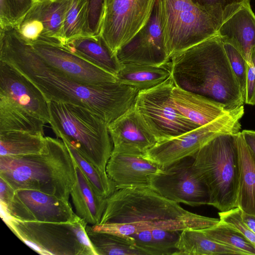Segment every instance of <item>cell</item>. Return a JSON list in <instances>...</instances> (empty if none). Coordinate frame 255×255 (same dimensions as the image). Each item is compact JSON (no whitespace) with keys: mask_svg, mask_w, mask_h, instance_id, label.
I'll return each mask as SVG.
<instances>
[{"mask_svg":"<svg viewBox=\"0 0 255 255\" xmlns=\"http://www.w3.org/2000/svg\"><path fill=\"white\" fill-rule=\"evenodd\" d=\"M244 114V106L231 110L206 125L179 135L158 141L144 154L143 157L162 167L193 156L216 135L240 132V121Z\"/></svg>","mask_w":255,"mask_h":255,"instance_id":"obj_8","label":"cell"},{"mask_svg":"<svg viewBox=\"0 0 255 255\" xmlns=\"http://www.w3.org/2000/svg\"><path fill=\"white\" fill-rule=\"evenodd\" d=\"M76 168L77 181L70 193L76 214L88 224H100L107 198L97 192L77 163Z\"/></svg>","mask_w":255,"mask_h":255,"instance_id":"obj_22","label":"cell"},{"mask_svg":"<svg viewBox=\"0 0 255 255\" xmlns=\"http://www.w3.org/2000/svg\"><path fill=\"white\" fill-rule=\"evenodd\" d=\"M35 0H0V29L15 27Z\"/></svg>","mask_w":255,"mask_h":255,"instance_id":"obj_35","label":"cell"},{"mask_svg":"<svg viewBox=\"0 0 255 255\" xmlns=\"http://www.w3.org/2000/svg\"><path fill=\"white\" fill-rule=\"evenodd\" d=\"M31 45L46 63L79 82L97 85L117 81L115 75L72 53L63 45L44 40Z\"/></svg>","mask_w":255,"mask_h":255,"instance_id":"obj_14","label":"cell"},{"mask_svg":"<svg viewBox=\"0 0 255 255\" xmlns=\"http://www.w3.org/2000/svg\"><path fill=\"white\" fill-rule=\"evenodd\" d=\"M0 93L49 123L48 103L41 92L25 76L0 60Z\"/></svg>","mask_w":255,"mask_h":255,"instance_id":"obj_17","label":"cell"},{"mask_svg":"<svg viewBox=\"0 0 255 255\" xmlns=\"http://www.w3.org/2000/svg\"><path fill=\"white\" fill-rule=\"evenodd\" d=\"M171 76L170 60L159 66L125 64L116 77L118 82L140 91L154 87L164 82Z\"/></svg>","mask_w":255,"mask_h":255,"instance_id":"obj_26","label":"cell"},{"mask_svg":"<svg viewBox=\"0 0 255 255\" xmlns=\"http://www.w3.org/2000/svg\"><path fill=\"white\" fill-rule=\"evenodd\" d=\"M174 86L171 76L154 87L139 91L135 101V109L158 141L179 135L198 127L173 106L171 94Z\"/></svg>","mask_w":255,"mask_h":255,"instance_id":"obj_10","label":"cell"},{"mask_svg":"<svg viewBox=\"0 0 255 255\" xmlns=\"http://www.w3.org/2000/svg\"><path fill=\"white\" fill-rule=\"evenodd\" d=\"M156 0H112L106 7L101 35L116 54L147 23Z\"/></svg>","mask_w":255,"mask_h":255,"instance_id":"obj_12","label":"cell"},{"mask_svg":"<svg viewBox=\"0 0 255 255\" xmlns=\"http://www.w3.org/2000/svg\"><path fill=\"white\" fill-rule=\"evenodd\" d=\"M112 151L144 154L158 141L134 105L108 124Z\"/></svg>","mask_w":255,"mask_h":255,"instance_id":"obj_16","label":"cell"},{"mask_svg":"<svg viewBox=\"0 0 255 255\" xmlns=\"http://www.w3.org/2000/svg\"><path fill=\"white\" fill-rule=\"evenodd\" d=\"M1 218L19 239L40 255H85L75 231L76 219L56 223L21 221L10 215Z\"/></svg>","mask_w":255,"mask_h":255,"instance_id":"obj_9","label":"cell"},{"mask_svg":"<svg viewBox=\"0 0 255 255\" xmlns=\"http://www.w3.org/2000/svg\"><path fill=\"white\" fill-rule=\"evenodd\" d=\"M87 0H71L62 31V44L80 37L88 36L86 31Z\"/></svg>","mask_w":255,"mask_h":255,"instance_id":"obj_32","label":"cell"},{"mask_svg":"<svg viewBox=\"0 0 255 255\" xmlns=\"http://www.w3.org/2000/svg\"><path fill=\"white\" fill-rule=\"evenodd\" d=\"M63 141L68 147L78 166L97 192L105 198H108L113 194L117 188L106 171L101 170L86 159L73 145L67 141Z\"/></svg>","mask_w":255,"mask_h":255,"instance_id":"obj_31","label":"cell"},{"mask_svg":"<svg viewBox=\"0 0 255 255\" xmlns=\"http://www.w3.org/2000/svg\"><path fill=\"white\" fill-rule=\"evenodd\" d=\"M242 218L244 223L255 233V216L242 212Z\"/></svg>","mask_w":255,"mask_h":255,"instance_id":"obj_42","label":"cell"},{"mask_svg":"<svg viewBox=\"0 0 255 255\" xmlns=\"http://www.w3.org/2000/svg\"><path fill=\"white\" fill-rule=\"evenodd\" d=\"M45 124L41 119L0 93V132L22 131L44 135Z\"/></svg>","mask_w":255,"mask_h":255,"instance_id":"obj_25","label":"cell"},{"mask_svg":"<svg viewBox=\"0 0 255 255\" xmlns=\"http://www.w3.org/2000/svg\"><path fill=\"white\" fill-rule=\"evenodd\" d=\"M223 45L230 64L239 81L244 96L248 62L242 52L234 45L226 42H223Z\"/></svg>","mask_w":255,"mask_h":255,"instance_id":"obj_36","label":"cell"},{"mask_svg":"<svg viewBox=\"0 0 255 255\" xmlns=\"http://www.w3.org/2000/svg\"><path fill=\"white\" fill-rule=\"evenodd\" d=\"M71 0H35L25 16L35 19L42 24L43 33L39 40L62 44L63 27Z\"/></svg>","mask_w":255,"mask_h":255,"instance_id":"obj_23","label":"cell"},{"mask_svg":"<svg viewBox=\"0 0 255 255\" xmlns=\"http://www.w3.org/2000/svg\"><path fill=\"white\" fill-rule=\"evenodd\" d=\"M87 1V34L88 36L100 35L106 7V0Z\"/></svg>","mask_w":255,"mask_h":255,"instance_id":"obj_37","label":"cell"},{"mask_svg":"<svg viewBox=\"0 0 255 255\" xmlns=\"http://www.w3.org/2000/svg\"><path fill=\"white\" fill-rule=\"evenodd\" d=\"M176 247L177 255H247L239 249L214 240L201 229L181 231Z\"/></svg>","mask_w":255,"mask_h":255,"instance_id":"obj_27","label":"cell"},{"mask_svg":"<svg viewBox=\"0 0 255 255\" xmlns=\"http://www.w3.org/2000/svg\"><path fill=\"white\" fill-rule=\"evenodd\" d=\"M170 63L175 86L219 102L228 110L244 106L243 91L217 33L175 53Z\"/></svg>","mask_w":255,"mask_h":255,"instance_id":"obj_3","label":"cell"},{"mask_svg":"<svg viewBox=\"0 0 255 255\" xmlns=\"http://www.w3.org/2000/svg\"><path fill=\"white\" fill-rule=\"evenodd\" d=\"M219 222L184 209L149 186L134 187L117 189L108 198L100 223L91 228L94 232L130 236L154 229H204Z\"/></svg>","mask_w":255,"mask_h":255,"instance_id":"obj_2","label":"cell"},{"mask_svg":"<svg viewBox=\"0 0 255 255\" xmlns=\"http://www.w3.org/2000/svg\"><path fill=\"white\" fill-rule=\"evenodd\" d=\"M15 190L3 179L0 177V204L8 207L10 205Z\"/></svg>","mask_w":255,"mask_h":255,"instance_id":"obj_40","label":"cell"},{"mask_svg":"<svg viewBox=\"0 0 255 255\" xmlns=\"http://www.w3.org/2000/svg\"><path fill=\"white\" fill-rule=\"evenodd\" d=\"M0 60L28 79L47 103L84 107L108 124L134 105L139 92L118 81L91 85L73 79L43 60L15 28L0 30Z\"/></svg>","mask_w":255,"mask_h":255,"instance_id":"obj_1","label":"cell"},{"mask_svg":"<svg viewBox=\"0 0 255 255\" xmlns=\"http://www.w3.org/2000/svg\"><path fill=\"white\" fill-rule=\"evenodd\" d=\"M250 0H191L219 27Z\"/></svg>","mask_w":255,"mask_h":255,"instance_id":"obj_34","label":"cell"},{"mask_svg":"<svg viewBox=\"0 0 255 255\" xmlns=\"http://www.w3.org/2000/svg\"><path fill=\"white\" fill-rule=\"evenodd\" d=\"M112 0H106V6L109 4V3L112 1Z\"/></svg>","mask_w":255,"mask_h":255,"instance_id":"obj_43","label":"cell"},{"mask_svg":"<svg viewBox=\"0 0 255 255\" xmlns=\"http://www.w3.org/2000/svg\"><path fill=\"white\" fill-rule=\"evenodd\" d=\"M156 4L170 59L217 33L215 23L191 0H156Z\"/></svg>","mask_w":255,"mask_h":255,"instance_id":"obj_7","label":"cell"},{"mask_svg":"<svg viewBox=\"0 0 255 255\" xmlns=\"http://www.w3.org/2000/svg\"><path fill=\"white\" fill-rule=\"evenodd\" d=\"M240 178L237 207L255 216V156L246 144L241 131L237 134Z\"/></svg>","mask_w":255,"mask_h":255,"instance_id":"obj_24","label":"cell"},{"mask_svg":"<svg viewBox=\"0 0 255 255\" xmlns=\"http://www.w3.org/2000/svg\"><path fill=\"white\" fill-rule=\"evenodd\" d=\"M171 99L177 110L198 127L231 111L219 102L175 85L172 90Z\"/></svg>","mask_w":255,"mask_h":255,"instance_id":"obj_19","label":"cell"},{"mask_svg":"<svg viewBox=\"0 0 255 255\" xmlns=\"http://www.w3.org/2000/svg\"><path fill=\"white\" fill-rule=\"evenodd\" d=\"M45 138V152L0 156V177L15 190H36L69 200L77 181L76 162L61 139Z\"/></svg>","mask_w":255,"mask_h":255,"instance_id":"obj_4","label":"cell"},{"mask_svg":"<svg viewBox=\"0 0 255 255\" xmlns=\"http://www.w3.org/2000/svg\"><path fill=\"white\" fill-rule=\"evenodd\" d=\"M122 64L135 63L159 66L170 61L155 4L146 24L116 52Z\"/></svg>","mask_w":255,"mask_h":255,"instance_id":"obj_15","label":"cell"},{"mask_svg":"<svg viewBox=\"0 0 255 255\" xmlns=\"http://www.w3.org/2000/svg\"><path fill=\"white\" fill-rule=\"evenodd\" d=\"M63 45L72 53L116 77L123 67L117 54L112 51L101 34L76 38Z\"/></svg>","mask_w":255,"mask_h":255,"instance_id":"obj_21","label":"cell"},{"mask_svg":"<svg viewBox=\"0 0 255 255\" xmlns=\"http://www.w3.org/2000/svg\"><path fill=\"white\" fill-rule=\"evenodd\" d=\"M241 132L246 144L255 156V131L243 130Z\"/></svg>","mask_w":255,"mask_h":255,"instance_id":"obj_41","label":"cell"},{"mask_svg":"<svg viewBox=\"0 0 255 255\" xmlns=\"http://www.w3.org/2000/svg\"><path fill=\"white\" fill-rule=\"evenodd\" d=\"M10 215L24 221L65 223L75 220V213L69 200L32 189H18L6 208Z\"/></svg>","mask_w":255,"mask_h":255,"instance_id":"obj_13","label":"cell"},{"mask_svg":"<svg viewBox=\"0 0 255 255\" xmlns=\"http://www.w3.org/2000/svg\"><path fill=\"white\" fill-rule=\"evenodd\" d=\"M192 156L159 167L149 187L164 197L192 207L208 205L209 194L193 167Z\"/></svg>","mask_w":255,"mask_h":255,"instance_id":"obj_11","label":"cell"},{"mask_svg":"<svg viewBox=\"0 0 255 255\" xmlns=\"http://www.w3.org/2000/svg\"><path fill=\"white\" fill-rule=\"evenodd\" d=\"M248 64L244 93L245 103L255 106V47L251 52Z\"/></svg>","mask_w":255,"mask_h":255,"instance_id":"obj_39","label":"cell"},{"mask_svg":"<svg viewBox=\"0 0 255 255\" xmlns=\"http://www.w3.org/2000/svg\"><path fill=\"white\" fill-rule=\"evenodd\" d=\"M86 231L97 255H145L128 236L94 232L88 225Z\"/></svg>","mask_w":255,"mask_h":255,"instance_id":"obj_30","label":"cell"},{"mask_svg":"<svg viewBox=\"0 0 255 255\" xmlns=\"http://www.w3.org/2000/svg\"><path fill=\"white\" fill-rule=\"evenodd\" d=\"M181 231L146 230L128 236L145 255H177L176 247Z\"/></svg>","mask_w":255,"mask_h":255,"instance_id":"obj_29","label":"cell"},{"mask_svg":"<svg viewBox=\"0 0 255 255\" xmlns=\"http://www.w3.org/2000/svg\"><path fill=\"white\" fill-rule=\"evenodd\" d=\"M218 214L220 221L237 230L255 247V233L244 223L242 211L240 208L236 207L227 211L220 212Z\"/></svg>","mask_w":255,"mask_h":255,"instance_id":"obj_38","label":"cell"},{"mask_svg":"<svg viewBox=\"0 0 255 255\" xmlns=\"http://www.w3.org/2000/svg\"><path fill=\"white\" fill-rule=\"evenodd\" d=\"M44 135L22 131L0 132V156H23L47 151Z\"/></svg>","mask_w":255,"mask_h":255,"instance_id":"obj_28","label":"cell"},{"mask_svg":"<svg viewBox=\"0 0 255 255\" xmlns=\"http://www.w3.org/2000/svg\"><path fill=\"white\" fill-rule=\"evenodd\" d=\"M202 231L208 237L222 244L239 249L247 255H255V247L239 231L221 221Z\"/></svg>","mask_w":255,"mask_h":255,"instance_id":"obj_33","label":"cell"},{"mask_svg":"<svg viewBox=\"0 0 255 255\" xmlns=\"http://www.w3.org/2000/svg\"><path fill=\"white\" fill-rule=\"evenodd\" d=\"M47 103L49 124L57 137L73 145L86 159L106 171L113 148L108 124L84 107L53 101Z\"/></svg>","mask_w":255,"mask_h":255,"instance_id":"obj_6","label":"cell"},{"mask_svg":"<svg viewBox=\"0 0 255 255\" xmlns=\"http://www.w3.org/2000/svg\"><path fill=\"white\" fill-rule=\"evenodd\" d=\"M217 34L223 42L238 48L248 62L255 47V14L250 0L245 2L218 28Z\"/></svg>","mask_w":255,"mask_h":255,"instance_id":"obj_20","label":"cell"},{"mask_svg":"<svg viewBox=\"0 0 255 255\" xmlns=\"http://www.w3.org/2000/svg\"><path fill=\"white\" fill-rule=\"evenodd\" d=\"M237 134L216 135L192 156L193 169L209 192L208 205L221 212L237 207L240 178Z\"/></svg>","mask_w":255,"mask_h":255,"instance_id":"obj_5","label":"cell"},{"mask_svg":"<svg viewBox=\"0 0 255 255\" xmlns=\"http://www.w3.org/2000/svg\"><path fill=\"white\" fill-rule=\"evenodd\" d=\"M159 168L143 155L112 151L106 170L119 189L149 187L150 180Z\"/></svg>","mask_w":255,"mask_h":255,"instance_id":"obj_18","label":"cell"}]
</instances>
